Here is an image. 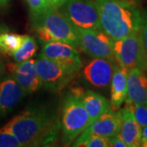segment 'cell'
Wrapping results in <instances>:
<instances>
[{
    "label": "cell",
    "mask_w": 147,
    "mask_h": 147,
    "mask_svg": "<svg viewBox=\"0 0 147 147\" xmlns=\"http://www.w3.org/2000/svg\"><path fill=\"white\" fill-rule=\"evenodd\" d=\"M5 127L22 147H38L50 146L57 142L61 124L56 110L41 105L26 109L12 118Z\"/></svg>",
    "instance_id": "6da1fadb"
},
{
    "label": "cell",
    "mask_w": 147,
    "mask_h": 147,
    "mask_svg": "<svg viewBox=\"0 0 147 147\" xmlns=\"http://www.w3.org/2000/svg\"><path fill=\"white\" fill-rule=\"evenodd\" d=\"M101 30L113 41L121 39L141 29L143 11L137 4L123 0H94Z\"/></svg>",
    "instance_id": "7a4b0ae2"
},
{
    "label": "cell",
    "mask_w": 147,
    "mask_h": 147,
    "mask_svg": "<svg viewBox=\"0 0 147 147\" xmlns=\"http://www.w3.org/2000/svg\"><path fill=\"white\" fill-rule=\"evenodd\" d=\"M30 19L40 41L65 42L80 49L74 27L58 8L52 7L38 16H30Z\"/></svg>",
    "instance_id": "3957f363"
},
{
    "label": "cell",
    "mask_w": 147,
    "mask_h": 147,
    "mask_svg": "<svg viewBox=\"0 0 147 147\" xmlns=\"http://www.w3.org/2000/svg\"><path fill=\"white\" fill-rule=\"evenodd\" d=\"M61 136L65 146L72 144L89 126V116L77 95L69 92L64 98L61 108Z\"/></svg>",
    "instance_id": "277c9868"
},
{
    "label": "cell",
    "mask_w": 147,
    "mask_h": 147,
    "mask_svg": "<svg viewBox=\"0 0 147 147\" xmlns=\"http://www.w3.org/2000/svg\"><path fill=\"white\" fill-rule=\"evenodd\" d=\"M116 63L127 69L137 68L147 72V53L142 42L141 30L113 41Z\"/></svg>",
    "instance_id": "5b68a950"
},
{
    "label": "cell",
    "mask_w": 147,
    "mask_h": 147,
    "mask_svg": "<svg viewBox=\"0 0 147 147\" xmlns=\"http://www.w3.org/2000/svg\"><path fill=\"white\" fill-rule=\"evenodd\" d=\"M61 12L74 27L85 30H101L96 4L92 0H66Z\"/></svg>",
    "instance_id": "8992f818"
},
{
    "label": "cell",
    "mask_w": 147,
    "mask_h": 147,
    "mask_svg": "<svg viewBox=\"0 0 147 147\" xmlns=\"http://www.w3.org/2000/svg\"><path fill=\"white\" fill-rule=\"evenodd\" d=\"M35 62L41 84L49 91L59 92L62 90L77 74L73 69L47 58L38 57Z\"/></svg>",
    "instance_id": "52a82bcc"
},
{
    "label": "cell",
    "mask_w": 147,
    "mask_h": 147,
    "mask_svg": "<svg viewBox=\"0 0 147 147\" xmlns=\"http://www.w3.org/2000/svg\"><path fill=\"white\" fill-rule=\"evenodd\" d=\"M80 50L92 58H103L116 63L113 40L102 30H85L74 27Z\"/></svg>",
    "instance_id": "ba28073f"
},
{
    "label": "cell",
    "mask_w": 147,
    "mask_h": 147,
    "mask_svg": "<svg viewBox=\"0 0 147 147\" xmlns=\"http://www.w3.org/2000/svg\"><path fill=\"white\" fill-rule=\"evenodd\" d=\"M116 64L103 58H93L81 69V80L87 86L104 89L110 85Z\"/></svg>",
    "instance_id": "9c48e42d"
},
{
    "label": "cell",
    "mask_w": 147,
    "mask_h": 147,
    "mask_svg": "<svg viewBox=\"0 0 147 147\" xmlns=\"http://www.w3.org/2000/svg\"><path fill=\"white\" fill-rule=\"evenodd\" d=\"M39 57L57 61L76 71L77 73L83 67V63L78 49L65 42H44Z\"/></svg>",
    "instance_id": "30bf717a"
},
{
    "label": "cell",
    "mask_w": 147,
    "mask_h": 147,
    "mask_svg": "<svg viewBox=\"0 0 147 147\" xmlns=\"http://www.w3.org/2000/svg\"><path fill=\"white\" fill-rule=\"evenodd\" d=\"M7 67L11 76L26 93H34L42 87L35 60L30 59L22 62L9 63Z\"/></svg>",
    "instance_id": "8fae6325"
},
{
    "label": "cell",
    "mask_w": 147,
    "mask_h": 147,
    "mask_svg": "<svg viewBox=\"0 0 147 147\" xmlns=\"http://www.w3.org/2000/svg\"><path fill=\"white\" fill-rule=\"evenodd\" d=\"M120 131V117L118 111L112 109L103 114L96 120L92 123L80 135L79 137H86L95 135L111 138L118 135Z\"/></svg>",
    "instance_id": "7c38bea8"
},
{
    "label": "cell",
    "mask_w": 147,
    "mask_h": 147,
    "mask_svg": "<svg viewBox=\"0 0 147 147\" xmlns=\"http://www.w3.org/2000/svg\"><path fill=\"white\" fill-rule=\"evenodd\" d=\"M70 92L80 98L89 116V125L111 109L110 101L105 96L94 91L84 90L81 87H75L70 90Z\"/></svg>",
    "instance_id": "4fadbf2b"
},
{
    "label": "cell",
    "mask_w": 147,
    "mask_h": 147,
    "mask_svg": "<svg viewBox=\"0 0 147 147\" xmlns=\"http://www.w3.org/2000/svg\"><path fill=\"white\" fill-rule=\"evenodd\" d=\"M120 117L119 134L127 147L141 146V129L133 113V105L125 104L118 110Z\"/></svg>",
    "instance_id": "5bb4252c"
},
{
    "label": "cell",
    "mask_w": 147,
    "mask_h": 147,
    "mask_svg": "<svg viewBox=\"0 0 147 147\" xmlns=\"http://www.w3.org/2000/svg\"><path fill=\"white\" fill-rule=\"evenodd\" d=\"M125 104L147 105V76L139 69H128Z\"/></svg>",
    "instance_id": "9a60e30c"
},
{
    "label": "cell",
    "mask_w": 147,
    "mask_h": 147,
    "mask_svg": "<svg viewBox=\"0 0 147 147\" xmlns=\"http://www.w3.org/2000/svg\"><path fill=\"white\" fill-rule=\"evenodd\" d=\"M27 93L11 76L0 83V116H4L14 109Z\"/></svg>",
    "instance_id": "2e32d148"
},
{
    "label": "cell",
    "mask_w": 147,
    "mask_h": 147,
    "mask_svg": "<svg viewBox=\"0 0 147 147\" xmlns=\"http://www.w3.org/2000/svg\"><path fill=\"white\" fill-rule=\"evenodd\" d=\"M128 69L116 64L110 82V106L114 111H118L125 102L127 90Z\"/></svg>",
    "instance_id": "e0dca14e"
},
{
    "label": "cell",
    "mask_w": 147,
    "mask_h": 147,
    "mask_svg": "<svg viewBox=\"0 0 147 147\" xmlns=\"http://www.w3.org/2000/svg\"><path fill=\"white\" fill-rule=\"evenodd\" d=\"M26 36L11 32L0 33V53L12 56L21 47Z\"/></svg>",
    "instance_id": "ac0fdd59"
},
{
    "label": "cell",
    "mask_w": 147,
    "mask_h": 147,
    "mask_svg": "<svg viewBox=\"0 0 147 147\" xmlns=\"http://www.w3.org/2000/svg\"><path fill=\"white\" fill-rule=\"evenodd\" d=\"M37 44L34 38L26 35L21 47L11 56L15 62H22L31 59L37 52Z\"/></svg>",
    "instance_id": "d6986e66"
},
{
    "label": "cell",
    "mask_w": 147,
    "mask_h": 147,
    "mask_svg": "<svg viewBox=\"0 0 147 147\" xmlns=\"http://www.w3.org/2000/svg\"><path fill=\"white\" fill-rule=\"evenodd\" d=\"M72 146L110 147V138L91 135L86 137H78L73 142Z\"/></svg>",
    "instance_id": "ffe728a7"
},
{
    "label": "cell",
    "mask_w": 147,
    "mask_h": 147,
    "mask_svg": "<svg viewBox=\"0 0 147 147\" xmlns=\"http://www.w3.org/2000/svg\"><path fill=\"white\" fill-rule=\"evenodd\" d=\"M0 147H22L18 139L5 126L0 128Z\"/></svg>",
    "instance_id": "44dd1931"
},
{
    "label": "cell",
    "mask_w": 147,
    "mask_h": 147,
    "mask_svg": "<svg viewBox=\"0 0 147 147\" xmlns=\"http://www.w3.org/2000/svg\"><path fill=\"white\" fill-rule=\"evenodd\" d=\"M30 7V16H38L48 9L54 7L48 0H26Z\"/></svg>",
    "instance_id": "7402d4cb"
},
{
    "label": "cell",
    "mask_w": 147,
    "mask_h": 147,
    "mask_svg": "<svg viewBox=\"0 0 147 147\" xmlns=\"http://www.w3.org/2000/svg\"><path fill=\"white\" fill-rule=\"evenodd\" d=\"M133 105V113L137 123L142 127L147 125V105L135 104Z\"/></svg>",
    "instance_id": "603a6c76"
},
{
    "label": "cell",
    "mask_w": 147,
    "mask_h": 147,
    "mask_svg": "<svg viewBox=\"0 0 147 147\" xmlns=\"http://www.w3.org/2000/svg\"><path fill=\"white\" fill-rule=\"evenodd\" d=\"M141 34H142V42L147 53V11H143L142 26H141Z\"/></svg>",
    "instance_id": "cb8c5ba5"
},
{
    "label": "cell",
    "mask_w": 147,
    "mask_h": 147,
    "mask_svg": "<svg viewBox=\"0 0 147 147\" xmlns=\"http://www.w3.org/2000/svg\"><path fill=\"white\" fill-rule=\"evenodd\" d=\"M110 146L112 147H127L119 133L115 137L110 138Z\"/></svg>",
    "instance_id": "d4e9b609"
},
{
    "label": "cell",
    "mask_w": 147,
    "mask_h": 147,
    "mask_svg": "<svg viewBox=\"0 0 147 147\" xmlns=\"http://www.w3.org/2000/svg\"><path fill=\"white\" fill-rule=\"evenodd\" d=\"M141 146L147 147V125L141 129Z\"/></svg>",
    "instance_id": "484cf974"
},
{
    "label": "cell",
    "mask_w": 147,
    "mask_h": 147,
    "mask_svg": "<svg viewBox=\"0 0 147 147\" xmlns=\"http://www.w3.org/2000/svg\"><path fill=\"white\" fill-rule=\"evenodd\" d=\"M48 1L53 7L59 9L62 7V5L65 3L66 0H48Z\"/></svg>",
    "instance_id": "4316f807"
},
{
    "label": "cell",
    "mask_w": 147,
    "mask_h": 147,
    "mask_svg": "<svg viewBox=\"0 0 147 147\" xmlns=\"http://www.w3.org/2000/svg\"><path fill=\"white\" fill-rule=\"evenodd\" d=\"M6 71V65L3 61L0 59V74H3Z\"/></svg>",
    "instance_id": "83f0119b"
},
{
    "label": "cell",
    "mask_w": 147,
    "mask_h": 147,
    "mask_svg": "<svg viewBox=\"0 0 147 147\" xmlns=\"http://www.w3.org/2000/svg\"><path fill=\"white\" fill-rule=\"evenodd\" d=\"M10 0H0V7H6L9 3Z\"/></svg>",
    "instance_id": "f1b7e54d"
},
{
    "label": "cell",
    "mask_w": 147,
    "mask_h": 147,
    "mask_svg": "<svg viewBox=\"0 0 147 147\" xmlns=\"http://www.w3.org/2000/svg\"><path fill=\"white\" fill-rule=\"evenodd\" d=\"M123 1H126V2H128V3H133V4H137L141 0H123Z\"/></svg>",
    "instance_id": "f546056e"
}]
</instances>
